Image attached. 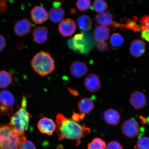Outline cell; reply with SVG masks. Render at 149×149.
I'll return each instance as SVG.
<instances>
[{
    "label": "cell",
    "mask_w": 149,
    "mask_h": 149,
    "mask_svg": "<svg viewBox=\"0 0 149 149\" xmlns=\"http://www.w3.org/2000/svg\"><path fill=\"white\" fill-rule=\"evenodd\" d=\"M56 132L59 141L70 139L76 141L77 146L81 143V139L91 133L90 128L84 124L80 125L68 119L62 113L56 116Z\"/></svg>",
    "instance_id": "6da1fadb"
},
{
    "label": "cell",
    "mask_w": 149,
    "mask_h": 149,
    "mask_svg": "<svg viewBox=\"0 0 149 149\" xmlns=\"http://www.w3.org/2000/svg\"><path fill=\"white\" fill-rule=\"evenodd\" d=\"M27 99L23 95L20 109L10 117L8 125L20 135L25 134L29 128L30 119L32 116L27 110Z\"/></svg>",
    "instance_id": "7a4b0ae2"
},
{
    "label": "cell",
    "mask_w": 149,
    "mask_h": 149,
    "mask_svg": "<svg viewBox=\"0 0 149 149\" xmlns=\"http://www.w3.org/2000/svg\"><path fill=\"white\" fill-rule=\"evenodd\" d=\"M31 65L35 71L42 76L51 74L55 68V61L51 54L44 51L36 54L31 61Z\"/></svg>",
    "instance_id": "3957f363"
},
{
    "label": "cell",
    "mask_w": 149,
    "mask_h": 149,
    "mask_svg": "<svg viewBox=\"0 0 149 149\" xmlns=\"http://www.w3.org/2000/svg\"><path fill=\"white\" fill-rule=\"evenodd\" d=\"M26 139L25 135L18 134L9 125L0 124V149H18Z\"/></svg>",
    "instance_id": "277c9868"
},
{
    "label": "cell",
    "mask_w": 149,
    "mask_h": 149,
    "mask_svg": "<svg viewBox=\"0 0 149 149\" xmlns=\"http://www.w3.org/2000/svg\"><path fill=\"white\" fill-rule=\"evenodd\" d=\"M88 33L82 32L74 35L68 41L69 48L78 53L86 54L94 47L95 42Z\"/></svg>",
    "instance_id": "5b68a950"
},
{
    "label": "cell",
    "mask_w": 149,
    "mask_h": 149,
    "mask_svg": "<svg viewBox=\"0 0 149 149\" xmlns=\"http://www.w3.org/2000/svg\"><path fill=\"white\" fill-rule=\"evenodd\" d=\"M15 100L10 91L3 90L0 92V112L3 116H11L14 113Z\"/></svg>",
    "instance_id": "8992f818"
},
{
    "label": "cell",
    "mask_w": 149,
    "mask_h": 149,
    "mask_svg": "<svg viewBox=\"0 0 149 149\" xmlns=\"http://www.w3.org/2000/svg\"><path fill=\"white\" fill-rule=\"evenodd\" d=\"M113 16L109 11H106L96 15L93 18L96 25H102L108 26L115 29L120 28V24L113 21Z\"/></svg>",
    "instance_id": "52a82bcc"
},
{
    "label": "cell",
    "mask_w": 149,
    "mask_h": 149,
    "mask_svg": "<svg viewBox=\"0 0 149 149\" xmlns=\"http://www.w3.org/2000/svg\"><path fill=\"white\" fill-rule=\"evenodd\" d=\"M123 134L130 138H133L138 135L140 126L137 120L133 118L125 121L122 127Z\"/></svg>",
    "instance_id": "ba28073f"
},
{
    "label": "cell",
    "mask_w": 149,
    "mask_h": 149,
    "mask_svg": "<svg viewBox=\"0 0 149 149\" xmlns=\"http://www.w3.org/2000/svg\"><path fill=\"white\" fill-rule=\"evenodd\" d=\"M31 30V23L29 19H23L16 22L14 27V31L17 36L24 37L27 36Z\"/></svg>",
    "instance_id": "9c48e42d"
},
{
    "label": "cell",
    "mask_w": 149,
    "mask_h": 149,
    "mask_svg": "<svg viewBox=\"0 0 149 149\" xmlns=\"http://www.w3.org/2000/svg\"><path fill=\"white\" fill-rule=\"evenodd\" d=\"M37 127L41 133L51 135L56 130V123L51 118L44 117L38 121Z\"/></svg>",
    "instance_id": "30bf717a"
},
{
    "label": "cell",
    "mask_w": 149,
    "mask_h": 149,
    "mask_svg": "<svg viewBox=\"0 0 149 149\" xmlns=\"http://www.w3.org/2000/svg\"><path fill=\"white\" fill-rule=\"evenodd\" d=\"M84 85L87 90L91 93L97 92L101 88V81L97 74H89L85 78Z\"/></svg>",
    "instance_id": "8fae6325"
},
{
    "label": "cell",
    "mask_w": 149,
    "mask_h": 149,
    "mask_svg": "<svg viewBox=\"0 0 149 149\" xmlns=\"http://www.w3.org/2000/svg\"><path fill=\"white\" fill-rule=\"evenodd\" d=\"M31 15L33 22L36 24H42L48 19L47 11L41 6H37L33 7L31 11Z\"/></svg>",
    "instance_id": "7c38bea8"
},
{
    "label": "cell",
    "mask_w": 149,
    "mask_h": 149,
    "mask_svg": "<svg viewBox=\"0 0 149 149\" xmlns=\"http://www.w3.org/2000/svg\"><path fill=\"white\" fill-rule=\"evenodd\" d=\"M76 24L70 18H67L61 21L58 26L59 33L63 36L68 37L71 36L76 30Z\"/></svg>",
    "instance_id": "4fadbf2b"
},
{
    "label": "cell",
    "mask_w": 149,
    "mask_h": 149,
    "mask_svg": "<svg viewBox=\"0 0 149 149\" xmlns=\"http://www.w3.org/2000/svg\"><path fill=\"white\" fill-rule=\"evenodd\" d=\"M88 68L84 62L75 61L72 62L70 66V72L74 77L79 78L83 77L88 72Z\"/></svg>",
    "instance_id": "5bb4252c"
},
{
    "label": "cell",
    "mask_w": 149,
    "mask_h": 149,
    "mask_svg": "<svg viewBox=\"0 0 149 149\" xmlns=\"http://www.w3.org/2000/svg\"><path fill=\"white\" fill-rule=\"evenodd\" d=\"M130 102L135 109H142L147 104L146 96L142 92L136 91L133 93L130 96Z\"/></svg>",
    "instance_id": "9a60e30c"
},
{
    "label": "cell",
    "mask_w": 149,
    "mask_h": 149,
    "mask_svg": "<svg viewBox=\"0 0 149 149\" xmlns=\"http://www.w3.org/2000/svg\"><path fill=\"white\" fill-rule=\"evenodd\" d=\"M138 18L134 16L133 19L127 17H124L120 20V29L122 30L129 29L136 33L141 31L140 27L137 23Z\"/></svg>",
    "instance_id": "2e32d148"
},
{
    "label": "cell",
    "mask_w": 149,
    "mask_h": 149,
    "mask_svg": "<svg viewBox=\"0 0 149 149\" xmlns=\"http://www.w3.org/2000/svg\"><path fill=\"white\" fill-rule=\"evenodd\" d=\"M145 51L146 45L142 40H134L130 45V53L134 57L138 58L144 54Z\"/></svg>",
    "instance_id": "e0dca14e"
},
{
    "label": "cell",
    "mask_w": 149,
    "mask_h": 149,
    "mask_svg": "<svg viewBox=\"0 0 149 149\" xmlns=\"http://www.w3.org/2000/svg\"><path fill=\"white\" fill-rule=\"evenodd\" d=\"M48 30L45 26L37 27L33 32V40L37 44H44L48 39Z\"/></svg>",
    "instance_id": "ac0fdd59"
},
{
    "label": "cell",
    "mask_w": 149,
    "mask_h": 149,
    "mask_svg": "<svg viewBox=\"0 0 149 149\" xmlns=\"http://www.w3.org/2000/svg\"><path fill=\"white\" fill-rule=\"evenodd\" d=\"M110 29L106 26L96 25L94 32V38L98 42H104L109 39Z\"/></svg>",
    "instance_id": "d6986e66"
},
{
    "label": "cell",
    "mask_w": 149,
    "mask_h": 149,
    "mask_svg": "<svg viewBox=\"0 0 149 149\" xmlns=\"http://www.w3.org/2000/svg\"><path fill=\"white\" fill-rule=\"evenodd\" d=\"M104 115L106 122L111 125L116 126L120 122V113L116 110L112 108L107 110Z\"/></svg>",
    "instance_id": "ffe728a7"
},
{
    "label": "cell",
    "mask_w": 149,
    "mask_h": 149,
    "mask_svg": "<svg viewBox=\"0 0 149 149\" xmlns=\"http://www.w3.org/2000/svg\"><path fill=\"white\" fill-rule=\"evenodd\" d=\"M94 107V102L91 99L83 98L78 103V107L81 113L83 114H88L91 112Z\"/></svg>",
    "instance_id": "44dd1931"
},
{
    "label": "cell",
    "mask_w": 149,
    "mask_h": 149,
    "mask_svg": "<svg viewBox=\"0 0 149 149\" xmlns=\"http://www.w3.org/2000/svg\"><path fill=\"white\" fill-rule=\"evenodd\" d=\"M141 38L149 42V15H144L139 20Z\"/></svg>",
    "instance_id": "7402d4cb"
},
{
    "label": "cell",
    "mask_w": 149,
    "mask_h": 149,
    "mask_svg": "<svg viewBox=\"0 0 149 149\" xmlns=\"http://www.w3.org/2000/svg\"><path fill=\"white\" fill-rule=\"evenodd\" d=\"M65 15V11L63 8L60 7H53L49 10L48 16L53 23L57 24L62 20Z\"/></svg>",
    "instance_id": "603a6c76"
},
{
    "label": "cell",
    "mask_w": 149,
    "mask_h": 149,
    "mask_svg": "<svg viewBox=\"0 0 149 149\" xmlns=\"http://www.w3.org/2000/svg\"><path fill=\"white\" fill-rule=\"evenodd\" d=\"M78 27L80 30L84 31H88L92 27V22L91 18L87 15L80 16L77 19Z\"/></svg>",
    "instance_id": "cb8c5ba5"
},
{
    "label": "cell",
    "mask_w": 149,
    "mask_h": 149,
    "mask_svg": "<svg viewBox=\"0 0 149 149\" xmlns=\"http://www.w3.org/2000/svg\"><path fill=\"white\" fill-rule=\"evenodd\" d=\"M12 74L6 70L0 71V88H4L8 87L13 81Z\"/></svg>",
    "instance_id": "d4e9b609"
},
{
    "label": "cell",
    "mask_w": 149,
    "mask_h": 149,
    "mask_svg": "<svg viewBox=\"0 0 149 149\" xmlns=\"http://www.w3.org/2000/svg\"><path fill=\"white\" fill-rule=\"evenodd\" d=\"M106 143L100 138H95L89 143L87 149H106Z\"/></svg>",
    "instance_id": "484cf974"
},
{
    "label": "cell",
    "mask_w": 149,
    "mask_h": 149,
    "mask_svg": "<svg viewBox=\"0 0 149 149\" xmlns=\"http://www.w3.org/2000/svg\"><path fill=\"white\" fill-rule=\"evenodd\" d=\"M92 8L95 12L99 13L104 12L108 8V4L104 0H95Z\"/></svg>",
    "instance_id": "4316f807"
},
{
    "label": "cell",
    "mask_w": 149,
    "mask_h": 149,
    "mask_svg": "<svg viewBox=\"0 0 149 149\" xmlns=\"http://www.w3.org/2000/svg\"><path fill=\"white\" fill-rule=\"evenodd\" d=\"M110 41L111 45L113 47H119L123 44L124 39L120 33H115L111 35Z\"/></svg>",
    "instance_id": "83f0119b"
},
{
    "label": "cell",
    "mask_w": 149,
    "mask_h": 149,
    "mask_svg": "<svg viewBox=\"0 0 149 149\" xmlns=\"http://www.w3.org/2000/svg\"><path fill=\"white\" fill-rule=\"evenodd\" d=\"M76 6L79 11L85 12L91 7V0H77Z\"/></svg>",
    "instance_id": "f1b7e54d"
},
{
    "label": "cell",
    "mask_w": 149,
    "mask_h": 149,
    "mask_svg": "<svg viewBox=\"0 0 149 149\" xmlns=\"http://www.w3.org/2000/svg\"><path fill=\"white\" fill-rule=\"evenodd\" d=\"M136 149H149V137L140 138L135 146Z\"/></svg>",
    "instance_id": "f546056e"
},
{
    "label": "cell",
    "mask_w": 149,
    "mask_h": 149,
    "mask_svg": "<svg viewBox=\"0 0 149 149\" xmlns=\"http://www.w3.org/2000/svg\"><path fill=\"white\" fill-rule=\"evenodd\" d=\"M96 47L98 50L102 52H110L113 50V48L110 45L105 41L98 42Z\"/></svg>",
    "instance_id": "4dcf8cb0"
},
{
    "label": "cell",
    "mask_w": 149,
    "mask_h": 149,
    "mask_svg": "<svg viewBox=\"0 0 149 149\" xmlns=\"http://www.w3.org/2000/svg\"><path fill=\"white\" fill-rule=\"evenodd\" d=\"M18 149H36V148L32 141L26 139L20 144Z\"/></svg>",
    "instance_id": "1f68e13d"
},
{
    "label": "cell",
    "mask_w": 149,
    "mask_h": 149,
    "mask_svg": "<svg viewBox=\"0 0 149 149\" xmlns=\"http://www.w3.org/2000/svg\"><path fill=\"white\" fill-rule=\"evenodd\" d=\"M106 149H123V147L118 141H112L108 144Z\"/></svg>",
    "instance_id": "d6a6232c"
},
{
    "label": "cell",
    "mask_w": 149,
    "mask_h": 149,
    "mask_svg": "<svg viewBox=\"0 0 149 149\" xmlns=\"http://www.w3.org/2000/svg\"><path fill=\"white\" fill-rule=\"evenodd\" d=\"M85 115L81 113H77L76 112H74L72 117V120L74 122L79 123L83 120L85 118Z\"/></svg>",
    "instance_id": "836d02e7"
},
{
    "label": "cell",
    "mask_w": 149,
    "mask_h": 149,
    "mask_svg": "<svg viewBox=\"0 0 149 149\" xmlns=\"http://www.w3.org/2000/svg\"><path fill=\"white\" fill-rule=\"evenodd\" d=\"M8 0H0V14H4L8 8Z\"/></svg>",
    "instance_id": "e575fe53"
},
{
    "label": "cell",
    "mask_w": 149,
    "mask_h": 149,
    "mask_svg": "<svg viewBox=\"0 0 149 149\" xmlns=\"http://www.w3.org/2000/svg\"><path fill=\"white\" fill-rule=\"evenodd\" d=\"M6 45V40L4 36L0 35V52L4 49Z\"/></svg>",
    "instance_id": "d590c367"
},
{
    "label": "cell",
    "mask_w": 149,
    "mask_h": 149,
    "mask_svg": "<svg viewBox=\"0 0 149 149\" xmlns=\"http://www.w3.org/2000/svg\"><path fill=\"white\" fill-rule=\"evenodd\" d=\"M64 2V0H55L53 3V7H60Z\"/></svg>",
    "instance_id": "8d00e7d4"
},
{
    "label": "cell",
    "mask_w": 149,
    "mask_h": 149,
    "mask_svg": "<svg viewBox=\"0 0 149 149\" xmlns=\"http://www.w3.org/2000/svg\"><path fill=\"white\" fill-rule=\"evenodd\" d=\"M68 89L70 94H72V95H74V96H78V95L79 94V93H78L77 91L75 90V89H72L70 88H69Z\"/></svg>",
    "instance_id": "74e56055"
},
{
    "label": "cell",
    "mask_w": 149,
    "mask_h": 149,
    "mask_svg": "<svg viewBox=\"0 0 149 149\" xmlns=\"http://www.w3.org/2000/svg\"><path fill=\"white\" fill-rule=\"evenodd\" d=\"M139 118L140 119L141 123H142V124H146L148 122V120H147V119L146 117L142 116H140L139 117Z\"/></svg>",
    "instance_id": "f35d334b"
},
{
    "label": "cell",
    "mask_w": 149,
    "mask_h": 149,
    "mask_svg": "<svg viewBox=\"0 0 149 149\" xmlns=\"http://www.w3.org/2000/svg\"><path fill=\"white\" fill-rule=\"evenodd\" d=\"M70 12L72 14H75L76 13V11L75 9L72 8L71 9Z\"/></svg>",
    "instance_id": "ab89813d"
}]
</instances>
